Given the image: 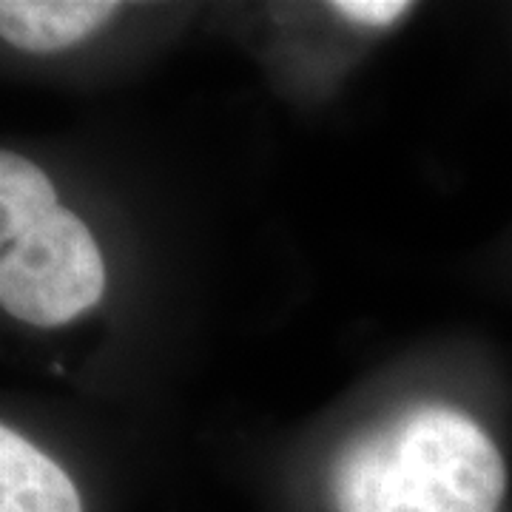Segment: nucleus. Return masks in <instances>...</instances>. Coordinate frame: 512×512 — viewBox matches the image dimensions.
<instances>
[{
  "instance_id": "f257e3e1",
  "label": "nucleus",
  "mask_w": 512,
  "mask_h": 512,
  "mask_svg": "<svg viewBox=\"0 0 512 512\" xmlns=\"http://www.w3.org/2000/svg\"><path fill=\"white\" fill-rule=\"evenodd\" d=\"M507 464L476 419L421 402L373 424L330 467L336 512H498Z\"/></svg>"
},
{
  "instance_id": "f03ea898",
  "label": "nucleus",
  "mask_w": 512,
  "mask_h": 512,
  "mask_svg": "<svg viewBox=\"0 0 512 512\" xmlns=\"http://www.w3.org/2000/svg\"><path fill=\"white\" fill-rule=\"evenodd\" d=\"M106 293V262L89 225L57 208L3 248L0 305L35 328H57L94 308Z\"/></svg>"
},
{
  "instance_id": "7ed1b4c3",
  "label": "nucleus",
  "mask_w": 512,
  "mask_h": 512,
  "mask_svg": "<svg viewBox=\"0 0 512 512\" xmlns=\"http://www.w3.org/2000/svg\"><path fill=\"white\" fill-rule=\"evenodd\" d=\"M120 12L103 0H3L0 35L23 52H63L92 37Z\"/></svg>"
},
{
  "instance_id": "20e7f679",
  "label": "nucleus",
  "mask_w": 512,
  "mask_h": 512,
  "mask_svg": "<svg viewBox=\"0 0 512 512\" xmlns=\"http://www.w3.org/2000/svg\"><path fill=\"white\" fill-rule=\"evenodd\" d=\"M0 512H83L69 473L9 424L0 427Z\"/></svg>"
},
{
  "instance_id": "39448f33",
  "label": "nucleus",
  "mask_w": 512,
  "mask_h": 512,
  "mask_svg": "<svg viewBox=\"0 0 512 512\" xmlns=\"http://www.w3.org/2000/svg\"><path fill=\"white\" fill-rule=\"evenodd\" d=\"M52 180L15 151L0 154V242L3 248L20 239L37 222L57 211Z\"/></svg>"
},
{
  "instance_id": "423d86ee",
  "label": "nucleus",
  "mask_w": 512,
  "mask_h": 512,
  "mask_svg": "<svg viewBox=\"0 0 512 512\" xmlns=\"http://www.w3.org/2000/svg\"><path fill=\"white\" fill-rule=\"evenodd\" d=\"M330 9L353 23L384 29V26L399 23L413 9V3H404V0H336V3H330Z\"/></svg>"
}]
</instances>
